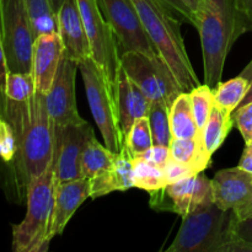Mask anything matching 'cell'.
Instances as JSON below:
<instances>
[{
  "label": "cell",
  "mask_w": 252,
  "mask_h": 252,
  "mask_svg": "<svg viewBox=\"0 0 252 252\" xmlns=\"http://www.w3.org/2000/svg\"><path fill=\"white\" fill-rule=\"evenodd\" d=\"M0 118L11 125L16 137V155L7 166L12 187L22 199L31 180L53 162L54 126L47 110L46 95L36 90L27 101L16 102L0 91Z\"/></svg>",
  "instance_id": "cell-1"
},
{
  "label": "cell",
  "mask_w": 252,
  "mask_h": 252,
  "mask_svg": "<svg viewBox=\"0 0 252 252\" xmlns=\"http://www.w3.org/2000/svg\"><path fill=\"white\" fill-rule=\"evenodd\" d=\"M193 26L201 36L204 84L214 90L221 83L231 47L250 29L234 0H199Z\"/></svg>",
  "instance_id": "cell-2"
},
{
  "label": "cell",
  "mask_w": 252,
  "mask_h": 252,
  "mask_svg": "<svg viewBox=\"0 0 252 252\" xmlns=\"http://www.w3.org/2000/svg\"><path fill=\"white\" fill-rule=\"evenodd\" d=\"M132 2L150 41L170 66L182 90L185 93L193 90L199 85V80L185 47L179 17H175L176 14L159 0H132Z\"/></svg>",
  "instance_id": "cell-3"
},
{
  "label": "cell",
  "mask_w": 252,
  "mask_h": 252,
  "mask_svg": "<svg viewBox=\"0 0 252 252\" xmlns=\"http://www.w3.org/2000/svg\"><path fill=\"white\" fill-rule=\"evenodd\" d=\"M233 212L216 203L182 217V224L167 252H252L233 234Z\"/></svg>",
  "instance_id": "cell-4"
},
{
  "label": "cell",
  "mask_w": 252,
  "mask_h": 252,
  "mask_svg": "<svg viewBox=\"0 0 252 252\" xmlns=\"http://www.w3.org/2000/svg\"><path fill=\"white\" fill-rule=\"evenodd\" d=\"M27 212L21 223L12 225V250L15 252H44L48 250L49 229L54 203L53 162L31 180L26 193Z\"/></svg>",
  "instance_id": "cell-5"
},
{
  "label": "cell",
  "mask_w": 252,
  "mask_h": 252,
  "mask_svg": "<svg viewBox=\"0 0 252 252\" xmlns=\"http://www.w3.org/2000/svg\"><path fill=\"white\" fill-rule=\"evenodd\" d=\"M78 5L90 46V58L102 74L117 117L118 80L122 68L117 37L112 26L103 17L97 0H78Z\"/></svg>",
  "instance_id": "cell-6"
},
{
  "label": "cell",
  "mask_w": 252,
  "mask_h": 252,
  "mask_svg": "<svg viewBox=\"0 0 252 252\" xmlns=\"http://www.w3.org/2000/svg\"><path fill=\"white\" fill-rule=\"evenodd\" d=\"M0 36L9 73L32 74L36 37L24 0H0Z\"/></svg>",
  "instance_id": "cell-7"
},
{
  "label": "cell",
  "mask_w": 252,
  "mask_h": 252,
  "mask_svg": "<svg viewBox=\"0 0 252 252\" xmlns=\"http://www.w3.org/2000/svg\"><path fill=\"white\" fill-rule=\"evenodd\" d=\"M121 65L150 102H165L171 107L175 98L184 93L170 66L160 56L125 52L121 54Z\"/></svg>",
  "instance_id": "cell-8"
},
{
  "label": "cell",
  "mask_w": 252,
  "mask_h": 252,
  "mask_svg": "<svg viewBox=\"0 0 252 252\" xmlns=\"http://www.w3.org/2000/svg\"><path fill=\"white\" fill-rule=\"evenodd\" d=\"M150 193V207L186 217L214 203L213 185L203 172L185 177Z\"/></svg>",
  "instance_id": "cell-9"
},
{
  "label": "cell",
  "mask_w": 252,
  "mask_h": 252,
  "mask_svg": "<svg viewBox=\"0 0 252 252\" xmlns=\"http://www.w3.org/2000/svg\"><path fill=\"white\" fill-rule=\"evenodd\" d=\"M83 75L86 96L90 103L94 120L102 134L105 145L116 154H121V140L118 133L117 117L111 101L110 94L103 81L102 74L95 62L89 57L78 63Z\"/></svg>",
  "instance_id": "cell-10"
},
{
  "label": "cell",
  "mask_w": 252,
  "mask_h": 252,
  "mask_svg": "<svg viewBox=\"0 0 252 252\" xmlns=\"http://www.w3.org/2000/svg\"><path fill=\"white\" fill-rule=\"evenodd\" d=\"M97 4L115 31L121 54L134 51L148 57L159 56L132 0H97Z\"/></svg>",
  "instance_id": "cell-11"
},
{
  "label": "cell",
  "mask_w": 252,
  "mask_h": 252,
  "mask_svg": "<svg viewBox=\"0 0 252 252\" xmlns=\"http://www.w3.org/2000/svg\"><path fill=\"white\" fill-rule=\"evenodd\" d=\"M94 129L88 122L54 127V184L80 179L83 150Z\"/></svg>",
  "instance_id": "cell-12"
},
{
  "label": "cell",
  "mask_w": 252,
  "mask_h": 252,
  "mask_svg": "<svg viewBox=\"0 0 252 252\" xmlns=\"http://www.w3.org/2000/svg\"><path fill=\"white\" fill-rule=\"evenodd\" d=\"M214 203L238 220L252 216V174L239 166L220 170L212 180Z\"/></svg>",
  "instance_id": "cell-13"
},
{
  "label": "cell",
  "mask_w": 252,
  "mask_h": 252,
  "mask_svg": "<svg viewBox=\"0 0 252 252\" xmlns=\"http://www.w3.org/2000/svg\"><path fill=\"white\" fill-rule=\"evenodd\" d=\"M78 63L63 56L51 90L46 95L48 115L54 127L83 123L75 100V76Z\"/></svg>",
  "instance_id": "cell-14"
},
{
  "label": "cell",
  "mask_w": 252,
  "mask_h": 252,
  "mask_svg": "<svg viewBox=\"0 0 252 252\" xmlns=\"http://www.w3.org/2000/svg\"><path fill=\"white\" fill-rule=\"evenodd\" d=\"M57 25L63 44V56L76 63L89 58L90 46L78 0H64L57 12Z\"/></svg>",
  "instance_id": "cell-15"
},
{
  "label": "cell",
  "mask_w": 252,
  "mask_h": 252,
  "mask_svg": "<svg viewBox=\"0 0 252 252\" xmlns=\"http://www.w3.org/2000/svg\"><path fill=\"white\" fill-rule=\"evenodd\" d=\"M63 58V44L58 32L42 33L34 38L32 76L38 93L47 95Z\"/></svg>",
  "instance_id": "cell-16"
},
{
  "label": "cell",
  "mask_w": 252,
  "mask_h": 252,
  "mask_svg": "<svg viewBox=\"0 0 252 252\" xmlns=\"http://www.w3.org/2000/svg\"><path fill=\"white\" fill-rule=\"evenodd\" d=\"M149 98L142 93L137 84L127 75L125 69L121 68L118 80V103L117 125L120 133L121 149H123L127 135L135 121L140 117H148L150 110ZM122 152V150H121Z\"/></svg>",
  "instance_id": "cell-17"
},
{
  "label": "cell",
  "mask_w": 252,
  "mask_h": 252,
  "mask_svg": "<svg viewBox=\"0 0 252 252\" xmlns=\"http://www.w3.org/2000/svg\"><path fill=\"white\" fill-rule=\"evenodd\" d=\"M90 197V180L80 179L54 184V203L49 238L61 235L79 207Z\"/></svg>",
  "instance_id": "cell-18"
},
{
  "label": "cell",
  "mask_w": 252,
  "mask_h": 252,
  "mask_svg": "<svg viewBox=\"0 0 252 252\" xmlns=\"http://www.w3.org/2000/svg\"><path fill=\"white\" fill-rule=\"evenodd\" d=\"M132 187H134L133 160L126 153H121L110 169L90 179V197L95 199L115 191H127Z\"/></svg>",
  "instance_id": "cell-19"
},
{
  "label": "cell",
  "mask_w": 252,
  "mask_h": 252,
  "mask_svg": "<svg viewBox=\"0 0 252 252\" xmlns=\"http://www.w3.org/2000/svg\"><path fill=\"white\" fill-rule=\"evenodd\" d=\"M172 159L189 165L196 172H203L211 166L212 155L204 147L203 138H172L170 144Z\"/></svg>",
  "instance_id": "cell-20"
},
{
  "label": "cell",
  "mask_w": 252,
  "mask_h": 252,
  "mask_svg": "<svg viewBox=\"0 0 252 252\" xmlns=\"http://www.w3.org/2000/svg\"><path fill=\"white\" fill-rule=\"evenodd\" d=\"M118 154L113 153L107 147L97 142L95 134H91L83 150L80 161L81 177L93 179L102 174L115 164Z\"/></svg>",
  "instance_id": "cell-21"
},
{
  "label": "cell",
  "mask_w": 252,
  "mask_h": 252,
  "mask_svg": "<svg viewBox=\"0 0 252 252\" xmlns=\"http://www.w3.org/2000/svg\"><path fill=\"white\" fill-rule=\"evenodd\" d=\"M234 126L233 113L214 102L208 122L202 132L204 147L209 154L213 155L221 147Z\"/></svg>",
  "instance_id": "cell-22"
},
{
  "label": "cell",
  "mask_w": 252,
  "mask_h": 252,
  "mask_svg": "<svg viewBox=\"0 0 252 252\" xmlns=\"http://www.w3.org/2000/svg\"><path fill=\"white\" fill-rule=\"evenodd\" d=\"M170 126L174 138L202 137L192 112L189 93H181L170 107Z\"/></svg>",
  "instance_id": "cell-23"
},
{
  "label": "cell",
  "mask_w": 252,
  "mask_h": 252,
  "mask_svg": "<svg viewBox=\"0 0 252 252\" xmlns=\"http://www.w3.org/2000/svg\"><path fill=\"white\" fill-rule=\"evenodd\" d=\"M250 86V81L243 76H236L226 83H220L214 89V102L228 112L233 113L240 106Z\"/></svg>",
  "instance_id": "cell-24"
},
{
  "label": "cell",
  "mask_w": 252,
  "mask_h": 252,
  "mask_svg": "<svg viewBox=\"0 0 252 252\" xmlns=\"http://www.w3.org/2000/svg\"><path fill=\"white\" fill-rule=\"evenodd\" d=\"M150 130L153 145L169 147L172 142V132L170 126V107L165 102H152L149 113Z\"/></svg>",
  "instance_id": "cell-25"
},
{
  "label": "cell",
  "mask_w": 252,
  "mask_h": 252,
  "mask_svg": "<svg viewBox=\"0 0 252 252\" xmlns=\"http://www.w3.org/2000/svg\"><path fill=\"white\" fill-rule=\"evenodd\" d=\"M132 160L134 187L145 189L148 192H153L169 185L166 176H165L164 169L143 159Z\"/></svg>",
  "instance_id": "cell-26"
},
{
  "label": "cell",
  "mask_w": 252,
  "mask_h": 252,
  "mask_svg": "<svg viewBox=\"0 0 252 252\" xmlns=\"http://www.w3.org/2000/svg\"><path fill=\"white\" fill-rule=\"evenodd\" d=\"M153 147V137L150 130L149 118L140 117L134 122L127 135L121 153H126L130 159L138 154L147 152Z\"/></svg>",
  "instance_id": "cell-27"
},
{
  "label": "cell",
  "mask_w": 252,
  "mask_h": 252,
  "mask_svg": "<svg viewBox=\"0 0 252 252\" xmlns=\"http://www.w3.org/2000/svg\"><path fill=\"white\" fill-rule=\"evenodd\" d=\"M189 97H191L192 112H193L197 127L202 135V132L211 116L212 107H213L214 93L207 84L204 85L199 84L193 90L189 91Z\"/></svg>",
  "instance_id": "cell-28"
},
{
  "label": "cell",
  "mask_w": 252,
  "mask_h": 252,
  "mask_svg": "<svg viewBox=\"0 0 252 252\" xmlns=\"http://www.w3.org/2000/svg\"><path fill=\"white\" fill-rule=\"evenodd\" d=\"M7 98L16 102H24L31 98L36 93V86L32 74L7 73L4 90L1 91Z\"/></svg>",
  "instance_id": "cell-29"
},
{
  "label": "cell",
  "mask_w": 252,
  "mask_h": 252,
  "mask_svg": "<svg viewBox=\"0 0 252 252\" xmlns=\"http://www.w3.org/2000/svg\"><path fill=\"white\" fill-rule=\"evenodd\" d=\"M17 145L15 132L11 125L4 118H0V159L9 165L16 155Z\"/></svg>",
  "instance_id": "cell-30"
},
{
  "label": "cell",
  "mask_w": 252,
  "mask_h": 252,
  "mask_svg": "<svg viewBox=\"0 0 252 252\" xmlns=\"http://www.w3.org/2000/svg\"><path fill=\"white\" fill-rule=\"evenodd\" d=\"M234 125L240 130L246 145L252 144V102L239 106L233 112Z\"/></svg>",
  "instance_id": "cell-31"
},
{
  "label": "cell",
  "mask_w": 252,
  "mask_h": 252,
  "mask_svg": "<svg viewBox=\"0 0 252 252\" xmlns=\"http://www.w3.org/2000/svg\"><path fill=\"white\" fill-rule=\"evenodd\" d=\"M165 176H166L167 184H174V182L180 181V180L185 179V177L192 176V175H196L198 172L194 171L191 166L184 164L181 161H177L175 159H170L167 161V164L164 167Z\"/></svg>",
  "instance_id": "cell-32"
},
{
  "label": "cell",
  "mask_w": 252,
  "mask_h": 252,
  "mask_svg": "<svg viewBox=\"0 0 252 252\" xmlns=\"http://www.w3.org/2000/svg\"><path fill=\"white\" fill-rule=\"evenodd\" d=\"M133 159H143L145 160V161H149L152 162V164L164 169L165 165L167 164V161L171 159V153H170L169 147L153 145V147L150 148V149H148L147 152L135 155Z\"/></svg>",
  "instance_id": "cell-33"
},
{
  "label": "cell",
  "mask_w": 252,
  "mask_h": 252,
  "mask_svg": "<svg viewBox=\"0 0 252 252\" xmlns=\"http://www.w3.org/2000/svg\"><path fill=\"white\" fill-rule=\"evenodd\" d=\"M233 234L239 241H241V243L250 246L252 249V216L246 219H243V220H238L234 216Z\"/></svg>",
  "instance_id": "cell-34"
},
{
  "label": "cell",
  "mask_w": 252,
  "mask_h": 252,
  "mask_svg": "<svg viewBox=\"0 0 252 252\" xmlns=\"http://www.w3.org/2000/svg\"><path fill=\"white\" fill-rule=\"evenodd\" d=\"M159 1H161L170 10H172L182 20L193 25V14H192L191 10L186 6V4L182 0H159Z\"/></svg>",
  "instance_id": "cell-35"
},
{
  "label": "cell",
  "mask_w": 252,
  "mask_h": 252,
  "mask_svg": "<svg viewBox=\"0 0 252 252\" xmlns=\"http://www.w3.org/2000/svg\"><path fill=\"white\" fill-rule=\"evenodd\" d=\"M234 1L239 11L248 22L250 31H252V0H234Z\"/></svg>",
  "instance_id": "cell-36"
},
{
  "label": "cell",
  "mask_w": 252,
  "mask_h": 252,
  "mask_svg": "<svg viewBox=\"0 0 252 252\" xmlns=\"http://www.w3.org/2000/svg\"><path fill=\"white\" fill-rule=\"evenodd\" d=\"M238 166L252 174V144H249L245 147Z\"/></svg>",
  "instance_id": "cell-37"
},
{
  "label": "cell",
  "mask_w": 252,
  "mask_h": 252,
  "mask_svg": "<svg viewBox=\"0 0 252 252\" xmlns=\"http://www.w3.org/2000/svg\"><path fill=\"white\" fill-rule=\"evenodd\" d=\"M240 76H243V78L248 79V80L251 83V81H252V59H251L250 63H249L248 65L245 66V69H244V70L241 71Z\"/></svg>",
  "instance_id": "cell-38"
},
{
  "label": "cell",
  "mask_w": 252,
  "mask_h": 252,
  "mask_svg": "<svg viewBox=\"0 0 252 252\" xmlns=\"http://www.w3.org/2000/svg\"><path fill=\"white\" fill-rule=\"evenodd\" d=\"M182 1L186 4V6L189 7V10H191V12L193 14V19H194V12L197 11V7H198L199 0H182Z\"/></svg>",
  "instance_id": "cell-39"
},
{
  "label": "cell",
  "mask_w": 252,
  "mask_h": 252,
  "mask_svg": "<svg viewBox=\"0 0 252 252\" xmlns=\"http://www.w3.org/2000/svg\"><path fill=\"white\" fill-rule=\"evenodd\" d=\"M250 102H252V81L250 83V86H249V90L248 93H246L245 97H244V100L241 101L240 106H244L246 105V103H250Z\"/></svg>",
  "instance_id": "cell-40"
},
{
  "label": "cell",
  "mask_w": 252,
  "mask_h": 252,
  "mask_svg": "<svg viewBox=\"0 0 252 252\" xmlns=\"http://www.w3.org/2000/svg\"><path fill=\"white\" fill-rule=\"evenodd\" d=\"M63 1L64 0H49V2H51V6H52V9H53V12L56 14V16H57V12H58V10L61 9Z\"/></svg>",
  "instance_id": "cell-41"
}]
</instances>
